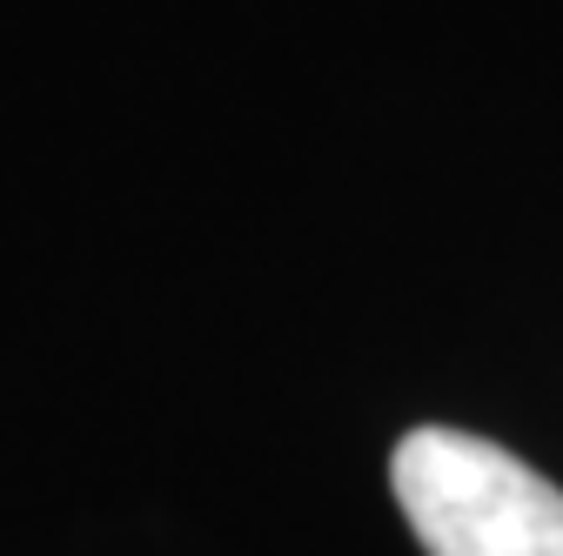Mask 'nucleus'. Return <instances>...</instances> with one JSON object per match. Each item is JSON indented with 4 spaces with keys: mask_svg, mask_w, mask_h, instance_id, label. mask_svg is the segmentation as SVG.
<instances>
[{
    "mask_svg": "<svg viewBox=\"0 0 563 556\" xmlns=\"http://www.w3.org/2000/svg\"><path fill=\"white\" fill-rule=\"evenodd\" d=\"M389 482L430 556H563V490L489 436L409 430Z\"/></svg>",
    "mask_w": 563,
    "mask_h": 556,
    "instance_id": "f257e3e1",
    "label": "nucleus"
}]
</instances>
